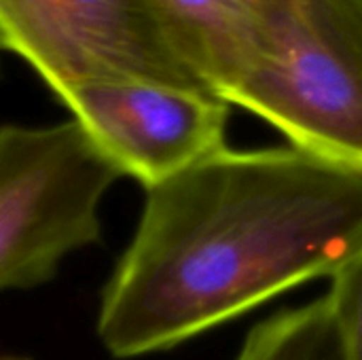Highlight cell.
Here are the masks:
<instances>
[{
	"label": "cell",
	"mask_w": 362,
	"mask_h": 360,
	"mask_svg": "<svg viewBox=\"0 0 362 360\" xmlns=\"http://www.w3.org/2000/svg\"><path fill=\"white\" fill-rule=\"evenodd\" d=\"M121 174L76 121L0 127V291L49 282L100 242V202Z\"/></svg>",
	"instance_id": "3957f363"
},
{
	"label": "cell",
	"mask_w": 362,
	"mask_h": 360,
	"mask_svg": "<svg viewBox=\"0 0 362 360\" xmlns=\"http://www.w3.org/2000/svg\"><path fill=\"white\" fill-rule=\"evenodd\" d=\"M0 360H23V359H0Z\"/></svg>",
	"instance_id": "30bf717a"
},
{
	"label": "cell",
	"mask_w": 362,
	"mask_h": 360,
	"mask_svg": "<svg viewBox=\"0 0 362 360\" xmlns=\"http://www.w3.org/2000/svg\"><path fill=\"white\" fill-rule=\"evenodd\" d=\"M185 68L214 98L229 95L246 72L261 25L250 0H146Z\"/></svg>",
	"instance_id": "8992f818"
},
{
	"label": "cell",
	"mask_w": 362,
	"mask_h": 360,
	"mask_svg": "<svg viewBox=\"0 0 362 360\" xmlns=\"http://www.w3.org/2000/svg\"><path fill=\"white\" fill-rule=\"evenodd\" d=\"M235 360H348L327 297L255 327Z\"/></svg>",
	"instance_id": "52a82bcc"
},
{
	"label": "cell",
	"mask_w": 362,
	"mask_h": 360,
	"mask_svg": "<svg viewBox=\"0 0 362 360\" xmlns=\"http://www.w3.org/2000/svg\"><path fill=\"white\" fill-rule=\"evenodd\" d=\"M0 47L55 95L100 81L208 93L163 38L146 0H0Z\"/></svg>",
	"instance_id": "277c9868"
},
{
	"label": "cell",
	"mask_w": 362,
	"mask_h": 360,
	"mask_svg": "<svg viewBox=\"0 0 362 360\" xmlns=\"http://www.w3.org/2000/svg\"><path fill=\"white\" fill-rule=\"evenodd\" d=\"M0 53H2V47H0Z\"/></svg>",
	"instance_id": "8fae6325"
},
{
	"label": "cell",
	"mask_w": 362,
	"mask_h": 360,
	"mask_svg": "<svg viewBox=\"0 0 362 360\" xmlns=\"http://www.w3.org/2000/svg\"><path fill=\"white\" fill-rule=\"evenodd\" d=\"M362 248V170L297 146L223 149L146 189L100 299L115 359L170 350L333 276Z\"/></svg>",
	"instance_id": "6da1fadb"
},
{
	"label": "cell",
	"mask_w": 362,
	"mask_h": 360,
	"mask_svg": "<svg viewBox=\"0 0 362 360\" xmlns=\"http://www.w3.org/2000/svg\"><path fill=\"white\" fill-rule=\"evenodd\" d=\"M255 11L261 36L225 102L274 125L291 146L362 170V15Z\"/></svg>",
	"instance_id": "7a4b0ae2"
},
{
	"label": "cell",
	"mask_w": 362,
	"mask_h": 360,
	"mask_svg": "<svg viewBox=\"0 0 362 360\" xmlns=\"http://www.w3.org/2000/svg\"><path fill=\"white\" fill-rule=\"evenodd\" d=\"M339 327L348 360H362V248L333 276L325 295Z\"/></svg>",
	"instance_id": "ba28073f"
},
{
	"label": "cell",
	"mask_w": 362,
	"mask_h": 360,
	"mask_svg": "<svg viewBox=\"0 0 362 360\" xmlns=\"http://www.w3.org/2000/svg\"><path fill=\"white\" fill-rule=\"evenodd\" d=\"M100 155L144 189L227 149L229 104L151 81H100L57 95Z\"/></svg>",
	"instance_id": "5b68a950"
},
{
	"label": "cell",
	"mask_w": 362,
	"mask_h": 360,
	"mask_svg": "<svg viewBox=\"0 0 362 360\" xmlns=\"http://www.w3.org/2000/svg\"><path fill=\"white\" fill-rule=\"evenodd\" d=\"M252 6H280L314 17L362 15V0H250Z\"/></svg>",
	"instance_id": "9c48e42d"
}]
</instances>
